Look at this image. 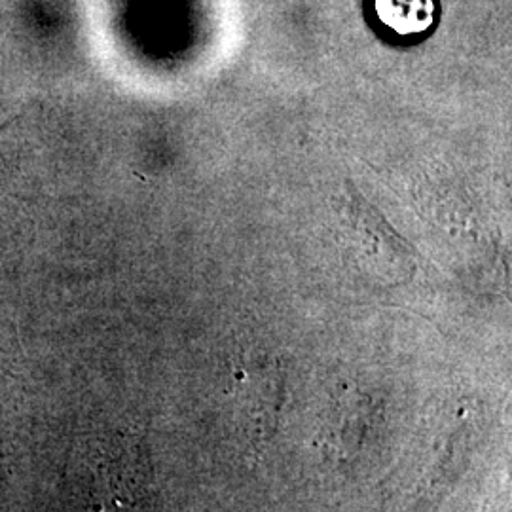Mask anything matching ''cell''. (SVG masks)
Listing matches in <instances>:
<instances>
[{
	"instance_id": "cell-1",
	"label": "cell",
	"mask_w": 512,
	"mask_h": 512,
	"mask_svg": "<svg viewBox=\"0 0 512 512\" xmlns=\"http://www.w3.org/2000/svg\"><path fill=\"white\" fill-rule=\"evenodd\" d=\"M232 391V418L239 429L256 442L272 439L283 410L281 385L253 384L249 374L239 372Z\"/></svg>"
},
{
	"instance_id": "cell-2",
	"label": "cell",
	"mask_w": 512,
	"mask_h": 512,
	"mask_svg": "<svg viewBox=\"0 0 512 512\" xmlns=\"http://www.w3.org/2000/svg\"><path fill=\"white\" fill-rule=\"evenodd\" d=\"M376 21L389 35L416 38L437 21V0H370Z\"/></svg>"
},
{
	"instance_id": "cell-3",
	"label": "cell",
	"mask_w": 512,
	"mask_h": 512,
	"mask_svg": "<svg viewBox=\"0 0 512 512\" xmlns=\"http://www.w3.org/2000/svg\"><path fill=\"white\" fill-rule=\"evenodd\" d=\"M0 183H2V181H0ZM0 190H2V184H0Z\"/></svg>"
}]
</instances>
